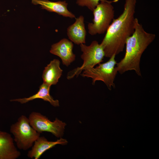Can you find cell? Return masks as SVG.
<instances>
[{
    "label": "cell",
    "instance_id": "6da1fadb",
    "mask_svg": "<svg viewBox=\"0 0 159 159\" xmlns=\"http://www.w3.org/2000/svg\"><path fill=\"white\" fill-rule=\"evenodd\" d=\"M136 2L137 0H125L123 11L109 26L100 44L105 57L110 58L123 51L127 39L134 31Z\"/></svg>",
    "mask_w": 159,
    "mask_h": 159
},
{
    "label": "cell",
    "instance_id": "7a4b0ae2",
    "mask_svg": "<svg viewBox=\"0 0 159 159\" xmlns=\"http://www.w3.org/2000/svg\"><path fill=\"white\" fill-rule=\"evenodd\" d=\"M134 28V32L126 41L124 56L117 63L115 68L120 74L133 70L138 76H141L140 62L142 55L154 40L156 35L146 32L137 18L135 19Z\"/></svg>",
    "mask_w": 159,
    "mask_h": 159
},
{
    "label": "cell",
    "instance_id": "3957f363",
    "mask_svg": "<svg viewBox=\"0 0 159 159\" xmlns=\"http://www.w3.org/2000/svg\"><path fill=\"white\" fill-rule=\"evenodd\" d=\"M118 0H103L100 2L92 11V22L88 24V32L90 34H102L106 32L114 19L115 11L112 3Z\"/></svg>",
    "mask_w": 159,
    "mask_h": 159
},
{
    "label": "cell",
    "instance_id": "277c9868",
    "mask_svg": "<svg viewBox=\"0 0 159 159\" xmlns=\"http://www.w3.org/2000/svg\"><path fill=\"white\" fill-rule=\"evenodd\" d=\"M10 131L14 136V141L18 148L25 151L32 148L40 134L31 126L28 118L23 115L11 125Z\"/></svg>",
    "mask_w": 159,
    "mask_h": 159
},
{
    "label": "cell",
    "instance_id": "5b68a950",
    "mask_svg": "<svg viewBox=\"0 0 159 159\" xmlns=\"http://www.w3.org/2000/svg\"><path fill=\"white\" fill-rule=\"evenodd\" d=\"M80 46L82 52L81 57L83 61V63L80 67L68 73L67 78L68 80L72 79L75 76L77 77L82 71L94 67L103 62L105 57L102 47L97 41H92L89 46L84 44H81Z\"/></svg>",
    "mask_w": 159,
    "mask_h": 159
},
{
    "label": "cell",
    "instance_id": "8992f818",
    "mask_svg": "<svg viewBox=\"0 0 159 159\" xmlns=\"http://www.w3.org/2000/svg\"><path fill=\"white\" fill-rule=\"evenodd\" d=\"M115 56L114 54L106 62L100 63L95 67L83 71L81 75L83 77L91 78L93 85H95L96 81H102L111 90L112 87H115L114 82L117 73L115 68Z\"/></svg>",
    "mask_w": 159,
    "mask_h": 159
},
{
    "label": "cell",
    "instance_id": "52a82bcc",
    "mask_svg": "<svg viewBox=\"0 0 159 159\" xmlns=\"http://www.w3.org/2000/svg\"><path fill=\"white\" fill-rule=\"evenodd\" d=\"M28 118L31 126L40 133L49 132L58 138L64 134L66 124L57 118L51 121L46 116L35 112L31 113Z\"/></svg>",
    "mask_w": 159,
    "mask_h": 159
},
{
    "label": "cell",
    "instance_id": "ba28073f",
    "mask_svg": "<svg viewBox=\"0 0 159 159\" xmlns=\"http://www.w3.org/2000/svg\"><path fill=\"white\" fill-rule=\"evenodd\" d=\"M73 47L72 42L63 38L51 46L50 52L60 57L62 64L68 67L75 59L76 55L73 52Z\"/></svg>",
    "mask_w": 159,
    "mask_h": 159
},
{
    "label": "cell",
    "instance_id": "9c48e42d",
    "mask_svg": "<svg viewBox=\"0 0 159 159\" xmlns=\"http://www.w3.org/2000/svg\"><path fill=\"white\" fill-rule=\"evenodd\" d=\"M14 142L10 134L0 130V159H16L20 156Z\"/></svg>",
    "mask_w": 159,
    "mask_h": 159
},
{
    "label": "cell",
    "instance_id": "30bf717a",
    "mask_svg": "<svg viewBox=\"0 0 159 159\" xmlns=\"http://www.w3.org/2000/svg\"><path fill=\"white\" fill-rule=\"evenodd\" d=\"M67 140L61 138L55 141H48L44 136H39L34 142L27 156L31 158L38 159L47 150L58 144L65 145Z\"/></svg>",
    "mask_w": 159,
    "mask_h": 159
},
{
    "label": "cell",
    "instance_id": "8fae6325",
    "mask_svg": "<svg viewBox=\"0 0 159 159\" xmlns=\"http://www.w3.org/2000/svg\"><path fill=\"white\" fill-rule=\"evenodd\" d=\"M32 3L39 5L42 9L48 11L57 13L65 17L76 18L75 15L68 9V4L65 1H52L49 0H32Z\"/></svg>",
    "mask_w": 159,
    "mask_h": 159
},
{
    "label": "cell",
    "instance_id": "7c38bea8",
    "mask_svg": "<svg viewBox=\"0 0 159 159\" xmlns=\"http://www.w3.org/2000/svg\"><path fill=\"white\" fill-rule=\"evenodd\" d=\"M74 23L67 28V34L70 41L77 45L86 43V31L84 23V18L80 15L76 18Z\"/></svg>",
    "mask_w": 159,
    "mask_h": 159
},
{
    "label": "cell",
    "instance_id": "4fadbf2b",
    "mask_svg": "<svg viewBox=\"0 0 159 159\" xmlns=\"http://www.w3.org/2000/svg\"><path fill=\"white\" fill-rule=\"evenodd\" d=\"M60 65L59 61L54 59L45 67L42 76L43 83L50 86L57 84L63 72Z\"/></svg>",
    "mask_w": 159,
    "mask_h": 159
},
{
    "label": "cell",
    "instance_id": "5bb4252c",
    "mask_svg": "<svg viewBox=\"0 0 159 159\" xmlns=\"http://www.w3.org/2000/svg\"><path fill=\"white\" fill-rule=\"evenodd\" d=\"M51 86L43 82L39 86L37 92L33 95L27 98L12 99L10 101L17 102L23 104L36 99H40L49 102L54 107H58L59 106V100H54L50 94Z\"/></svg>",
    "mask_w": 159,
    "mask_h": 159
},
{
    "label": "cell",
    "instance_id": "9a60e30c",
    "mask_svg": "<svg viewBox=\"0 0 159 159\" xmlns=\"http://www.w3.org/2000/svg\"><path fill=\"white\" fill-rule=\"evenodd\" d=\"M102 0H77L76 3L79 6H86L92 11L100 1Z\"/></svg>",
    "mask_w": 159,
    "mask_h": 159
}]
</instances>
